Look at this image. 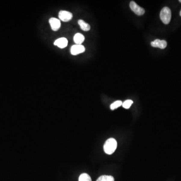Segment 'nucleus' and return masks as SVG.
<instances>
[{
    "label": "nucleus",
    "mask_w": 181,
    "mask_h": 181,
    "mask_svg": "<svg viewBox=\"0 0 181 181\" xmlns=\"http://www.w3.org/2000/svg\"><path fill=\"white\" fill-rule=\"evenodd\" d=\"M117 147V143L114 138H110L106 140L104 145V150L107 155L113 154Z\"/></svg>",
    "instance_id": "1"
},
{
    "label": "nucleus",
    "mask_w": 181,
    "mask_h": 181,
    "mask_svg": "<svg viewBox=\"0 0 181 181\" xmlns=\"http://www.w3.org/2000/svg\"><path fill=\"white\" fill-rule=\"evenodd\" d=\"M172 17V13L170 9L165 7L163 8L160 12V18L164 24H168L170 22Z\"/></svg>",
    "instance_id": "2"
},
{
    "label": "nucleus",
    "mask_w": 181,
    "mask_h": 181,
    "mask_svg": "<svg viewBox=\"0 0 181 181\" xmlns=\"http://www.w3.org/2000/svg\"><path fill=\"white\" fill-rule=\"evenodd\" d=\"M131 10L134 13L138 16L143 15L145 13V10L143 8L139 6L135 2L131 1L129 4Z\"/></svg>",
    "instance_id": "3"
},
{
    "label": "nucleus",
    "mask_w": 181,
    "mask_h": 181,
    "mask_svg": "<svg viewBox=\"0 0 181 181\" xmlns=\"http://www.w3.org/2000/svg\"><path fill=\"white\" fill-rule=\"evenodd\" d=\"M58 17L62 21L68 22L72 18V14L69 11L62 10L59 12Z\"/></svg>",
    "instance_id": "4"
},
{
    "label": "nucleus",
    "mask_w": 181,
    "mask_h": 181,
    "mask_svg": "<svg viewBox=\"0 0 181 181\" xmlns=\"http://www.w3.org/2000/svg\"><path fill=\"white\" fill-rule=\"evenodd\" d=\"M85 48L83 45L75 44L72 45L71 48V54L72 55H78L84 52Z\"/></svg>",
    "instance_id": "5"
},
{
    "label": "nucleus",
    "mask_w": 181,
    "mask_h": 181,
    "mask_svg": "<svg viewBox=\"0 0 181 181\" xmlns=\"http://www.w3.org/2000/svg\"><path fill=\"white\" fill-rule=\"evenodd\" d=\"M49 23L51 25V28L52 30L57 31L61 26V23L60 20L55 18H51L49 19Z\"/></svg>",
    "instance_id": "6"
},
{
    "label": "nucleus",
    "mask_w": 181,
    "mask_h": 181,
    "mask_svg": "<svg viewBox=\"0 0 181 181\" xmlns=\"http://www.w3.org/2000/svg\"><path fill=\"white\" fill-rule=\"evenodd\" d=\"M151 45L154 48H158L163 49H164L167 46V42L165 40H161L157 39L151 42Z\"/></svg>",
    "instance_id": "7"
},
{
    "label": "nucleus",
    "mask_w": 181,
    "mask_h": 181,
    "mask_svg": "<svg viewBox=\"0 0 181 181\" xmlns=\"http://www.w3.org/2000/svg\"><path fill=\"white\" fill-rule=\"evenodd\" d=\"M68 41L65 37H62L57 39L54 42V44L60 48H64L68 45Z\"/></svg>",
    "instance_id": "8"
},
{
    "label": "nucleus",
    "mask_w": 181,
    "mask_h": 181,
    "mask_svg": "<svg viewBox=\"0 0 181 181\" xmlns=\"http://www.w3.org/2000/svg\"><path fill=\"white\" fill-rule=\"evenodd\" d=\"M84 36L81 33H77L74 36V41L75 43V44L81 45V43L84 41Z\"/></svg>",
    "instance_id": "9"
},
{
    "label": "nucleus",
    "mask_w": 181,
    "mask_h": 181,
    "mask_svg": "<svg viewBox=\"0 0 181 181\" xmlns=\"http://www.w3.org/2000/svg\"><path fill=\"white\" fill-rule=\"evenodd\" d=\"M78 24L83 31H88L90 30V25L89 24L86 23L84 20H78Z\"/></svg>",
    "instance_id": "10"
},
{
    "label": "nucleus",
    "mask_w": 181,
    "mask_h": 181,
    "mask_svg": "<svg viewBox=\"0 0 181 181\" xmlns=\"http://www.w3.org/2000/svg\"><path fill=\"white\" fill-rule=\"evenodd\" d=\"M96 181H114V178L111 176L103 175L100 176Z\"/></svg>",
    "instance_id": "11"
},
{
    "label": "nucleus",
    "mask_w": 181,
    "mask_h": 181,
    "mask_svg": "<svg viewBox=\"0 0 181 181\" xmlns=\"http://www.w3.org/2000/svg\"><path fill=\"white\" fill-rule=\"evenodd\" d=\"M78 181H92V179L87 173H83L79 176Z\"/></svg>",
    "instance_id": "12"
},
{
    "label": "nucleus",
    "mask_w": 181,
    "mask_h": 181,
    "mask_svg": "<svg viewBox=\"0 0 181 181\" xmlns=\"http://www.w3.org/2000/svg\"><path fill=\"white\" fill-rule=\"evenodd\" d=\"M122 102L120 100H118L114 102V103H112V104L110 105V109L112 110H114L115 109L118 108V107H119L120 106L122 105Z\"/></svg>",
    "instance_id": "13"
},
{
    "label": "nucleus",
    "mask_w": 181,
    "mask_h": 181,
    "mask_svg": "<svg viewBox=\"0 0 181 181\" xmlns=\"http://www.w3.org/2000/svg\"><path fill=\"white\" fill-rule=\"evenodd\" d=\"M133 103V102L132 100H127L122 103V106L125 109H129Z\"/></svg>",
    "instance_id": "14"
},
{
    "label": "nucleus",
    "mask_w": 181,
    "mask_h": 181,
    "mask_svg": "<svg viewBox=\"0 0 181 181\" xmlns=\"http://www.w3.org/2000/svg\"><path fill=\"white\" fill-rule=\"evenodd\" d=\"M179 15L181 16V11H180V12H179Z\"/></svg>",
    "instance_id": "15"
},
{
    "label": "nucleus",
    "mask_w": 181,
    "mask_h": 181,
    "mask_svg": "<svg viewBox=\"0 0 181 181\" xmlns=\"http://www.w3.org/2000/svg\"><path fill=\"white\" fill-rule=\"evenodd\" d=\"M179 2H180V3H181V0H179Z\"/></svg>",
    "instance_id": "16"
}]
</instances>
